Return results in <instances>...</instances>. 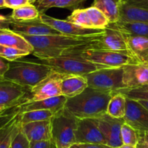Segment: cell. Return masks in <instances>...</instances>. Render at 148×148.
<instances>
[{"mask_svg": "<svg viewBox=\"0 0 148 148\" xmlns=\"http://www.w3.org/2000/svg\"><path fill=\"white\" fill-rule=\"evenodd\" d=\"M11 27V30L15 32L27 36L61 35L59 31L45 23L39 17L36 19L22 21L12 18Z\"/></svg>", "mask_w": 148, "mask_h": 148, "instance_id": "2e32d148", "label": "cell"}, {"mask_svg": "<svg viewBox=\"0 0 148 148\" xmlns=\"http://www.w3.org/2000/svg\"><path fill=\"white\" fill-rule=\"evenodd\" d=\"M72 23L86 28H94L86 9H76L66 18Z\"/></svg>", "mask_w": 148, "mask_h": 148, "instance_id": "f1b7e54d", "label": "cell"}, {"mask_svg": "<svg viewBox=\"0 0 148 148\" xmlns=\"http://www.w3.org/2000/svg\"><path fill=\"white\" fill-rule=\"evenodd\" d=\"M97 119L99 129L105 137L107 145L114 148L121 146L123 142L121 129L125 123L123 119H116L106 113Z\"/></svg>", "mask_w": 148, "mask_h": 148, "instance_id": "5bb4252c", "label": "cell"}, {"mask_svg": "<svg viewBox=\"0 0 148 148\" xmlns=\"http://www.w3.org/2000/svg\"><path fill=\"white\" fill-rule=\"evenodd\" d=\"M102 33L86 36H69L62 34L47 36L21 35L32 45L34 48L33 55L39 59H48L61 56L65 51L71 48L91 43L98 39Z\"/></svg>", "mask_w": 148, "mask_h": 148, "instance_id": "6da1fadb", "label": "cell"}, {"mask_svg": "<svg viewBox=\"0 0 148 148\" xmlns=\"http://www.w3.org/2000/svg\"><path fill=\"white\" fill-rule=\"evenodd\" d=\"M9 61L0 57V80L4 79L5 75L9 68Z\"/></svg>", "mask_w": 148, "mask_h": 148, "instance_id": "60d3db41", "label": "cell"}, {"mask_svg": "<svg viewBox=\"0 0 148 148\" xmlns=\"http://www.w3.org/2000/svg\"><path fill=\"white\" fill-rule=\"evenodd\" d=\"M122 2V0H94L92 6L98 8L105 14L109 23H113L120 19Z\"/></svg>", "mask_w": 148, "mask_h": 148, "instance_id": "603a6c76", "label": "cell"}, {"mask_svg": "<svg viewBox=\"0 0 148 148\" xmlns=\"http://www.w3.org/2000/svg\"><path fill=\"white\" fill-rule=\"evenodd\" d=\"M55 113L48 110H34L21 113L20 123L21 124L30 123L34 121L50 120L53 117Z\"/></svg>", "mask_w": 148, "mask_h": 148, "instance_id": "4316f807", "label": "cell"}, {"mask_svg": "<svg viewBox=\"0 0 148 148\" xmlns=\"http://www.w3.org/2000/svg\"><path fill=\"white\" fill-rule=\"evenodd\" d=\"M39 60L40 62L50 67L52 71L66 75L85 76L97 70L108 68L105 65L95 64L79 57L71 55H61L53 58Z\"/></svg>", "mask_w": 148, "mask_h": 148, "instance_id": "8992f818", "label": "cell"}, {"mask_svg": "<svg viewBox=\"0 0 148 148\" xmlns=\"http://www.w3.org/2000/svg\"><path fill=\"white\" fill-rule=\"evenodd\" d=\"M108 26L118 30L122 34L132 36L147 37L148 23L142 22H132V21H121L109 23Z\"/></svg>", "mask_w": 148, "mask_h": 148, "instance_id": "7402d4cb", "label": "cell"}, {"mask_svg": "<svg viewBox=\"0 0 148 148\" xmlns=\"http://www.w3.org/2000/svg\"><path fill=\"white\" fill-rule=\"evenodd\" d=\"M10 148H30V141L22 132L21 128L12 139Z\"/></svg>", "mask_w": 148, "mask_h": 148, "instance_id": "836d02e7", "label": "cell"}, {"mask_svg": "<svg viewBox=\"0 0 148 148\" xmlns=\"http://www.w3.org/2000/svg\"><path fill=\"white\" fill-rule=\"evenodd\" d=\"M69 148H80V147H79L78 146L77 144L75 143V144H73V145H71V146Z\"/></svg>", "mask_w": 148, "mask_h": 148, "instance_id": "c3c4849f", "label": "cell"}, {"mask_svg": "<svg viewBox=\"0 0 148 148\" xmlns=\"http://www.w3.org/2000/svg\"><path fill=\"white\" fill-rule=\"evenodd\" d=\"M0 45L24 51L28 55L32 54L34 51L32 45L21 34L10 28L0 30Z\"/></svg>", "mask_w": 148, "mask_h": 148, "instance_id": "44dd1931", "label": "cell"}, {"mask_svg": "<svg viewBox=\"0 0 148 148\" xmlns=\"http://www.w3.org/2000/svg\"><path fill=\"white\" fill-rule=\"evenodd\" d=\"M40 12L33 4L24 5L12 10L10 17L15 21H29L38 18Z\"/></svg>", "mask_w": 148, "mask_h": 148, "instance_id": "484cf974", "label": "cell"}, {"mask_svg": "<svg viewBox=\"0 0 148 148\" xmlns=\"http://www.w3.org/2000/svg\"><path fill=\"white\" fill-rule=\"evenodd\" d=\"M123 34L130 55L136 62L148 64L147 37Z\"/></svg>", "mask_w": 148, "mask_h": 148, "instance_id": "ac0fdd59", "label": "cell"}, {"mask_svg": "<svg viewBox=\"0 0 148 148\" xmlns=\"http://www.w3.org/2000/svg\"><path fill=\"white\" fill-rule=\"evenodd\" d=\"M30 148H56L52 140L30 142Z\"/></svg>", "mask_w": 148, "mask_h": 148, "instance_id": "74e56055", "label": "cell"}, {"mask_svg": "<svg viewBox=\"0 0 148 148\" xmlns=\"http://www.w3.org/2000/svg\"><path fill=\"white\" fill-rule=\"evenodd\" d=\"M52 72V68L39 60L21 58L9 62V68L4 79L32 88L46 79Z\"/></svg>", "mask_w": 148, "mask_h": 148, "instance_id": "3957f363", "label": "cell"}, {"mask_svg": "<svg viewBox=\"0 0 148 148\" xmlns=\"http://www.w3.org/2000/svg\"><path fill=\"white\" fill-rule=\"evenodd\" d=\"M91 43L67 49L62 55L79 57L108 68H119L129 63L138 62L129 52L91 49L89 48Z\"/></svg>", "mask_w": 148, "mask_h": 148, "instance_id": "277c9868", "label": "cell"}, {"mask_svg": "<svg viewBox=\"0 0 148 148\" xmlns=\"http://www.w3.org/2000/svg\"><path fill=\"white\" fill-rule=\"evenodd\" d=\"M0 8H5V4H4V0H0Z\"/></svg>", "mask_w": 148, "mask_h": 148, "instance_id": "7dc6e473", "label": "cell"}, {"mask_svg": "<svg viewBox=\"0 0 148 148\" xmlns=\"http://www.w3.org/2000/svg\"><path fill=\"white\" fill-rule=\"evenodd\" d=\"M112 93L88 86L80 95L68 98L65 108L79 119H99L107 113Z\"/></svg>", "mask_w": 148, "mask_h": 148, "instance_id": "7a4b0ae2", "label": "cell"}, {"mask_svg": "<svg viewBox=\"0 0 148 148\" xmlns=\"http://www.w3.org/2000/svg\"><path fill=\"white\" fill-rule=\"evenodd\" d=\"M26 55L28 54L24 51L0 45V57L9 62L21 59Z\"/></svg>", "mask_w": 148, "mask_h": 148, "instance_id": "1f68e13d", "label": "cell"}, {"mask_svg": "<svg viewBox=\"0 0 148 148\" xmlns=\"http://www.w3.org/2000/svg\"><path fill=\"white\" fill-rule=\"evenodd\" d=\"M89 48L129 53L123 34L109 26L104 29L102 34L98 39L90 44Z\"/></svg>", "mask_w": 148, "mask_h": 148, "instance_id": "30bf717a", "label": "cell"}, {"mask_svg": "<svg viewBox=\"0 0 148 148\" xmlns=\"http://www.w3.org/2000/svg\"><path fill=\"white\" fill-rule=\"evenodd\" d=\"M42 1H43V0H36V2L35 3H34V5H36V4H39V2H42Z\"/></svg>", "mask_w": 148, "mask_h": 148, "instance_id": "816d5d0a", "label": "cell"}, {"mask_svg": "<svg viewBox=\"0 0 148 148\" xmlns=\"http://www.w3.org/2000/svg\"><path fill=\"white\" fill-rule=\"evenodd\" d=\"M79 119L64 107L51 119L52 140L56 148H69L76 143L75 131Z\"/></svg>", "mask_w": 148, "mask_h": 148, "instance_id": "5b68a950", "label": "cell"}, {"mask_svg": "<svg viewBox=\"0 0 148 148\" xmlns=\"http://www.w3.org/2000/svg\"><path fill=\"white\" fill-rule=\"evenodd\" d=\"M86 10L94 28L104 30L108 26L109 24L108 18L105 16V14L102 11L99 10L98 8L91 6L86 8Z\"/></svg>", "mask_w": 148, "mask_h": 148, "instance_id": "83f0119b", "label": "cell"}, {"mask_svg": "<svg viewBox=\"0 0 148 148\" xmlns=\"http://www.w3.org/2000/svg\"><path fill=\"white\" fill-rule=\"evenodd\" d=\"M88 86L103 92H112L124 88L123 67L104 68L85 75Z\"/></svg>", "mask_w": 148, "mask_h": 148, "instance_id": "52a82bcc", "label": "cell"}, {"mask_svg": "<svg viewBox=\"0 0 148 148\" xmlns=\"http://www.w3.org/2000/svg\"><path fill=\"white\" fill-rule=\"evenodd\" d=\"M21 128L30 142L52 140L51 119L21 124Z\"/></svg>", "mask_w": 148, "mask_h": 148, "instance_id": "e0dca14e", "label": "cell"}, {"mask_svg": "<svg viewBox=\"0 0 148 148\" xmlns=\"http://www.w3.org/2000/svg\"><path fill=\"white\" fill-rule=\"evenodd\" d=\"M122 1L130 5L148 10V0H122Z\"/></svg>", "mask_w": 148, "mask_h": 148, "instance_id": "ab89813d", "label": "cell"}, {"mask_svg": "<svg viewBox=\"0 0 148 148\" xmlns=\"http://www.w3.org/2000/svg\"><path fill=\"white\" fill-rule=\"evenodd\" d=\"M136 148H148V145L145 141L143 136V132H139V138L136 144Z\"/></svg>", "mask_w": 148, "mask_h": 148, "instance_id": "7bdbcfd3", "label": "cell"}, {"mask_svg": "<svg viewBox=\"0 0 148 148\" xmlns=\"http://www.w3.org/2000/svg\"><path fill=\"white\" fill-rule=\"evenodd\" d=\"M116 148H136V147L132 146V145H124V144H123L121 146L118 147H116Z\"/></svg>", "mask_w": 148, "mask_h": 148, "instance_id": "f6af8a7d", "label": "cell"}, {"mask_svg": "<svg viewBox=\"0 0 148 148\" xmlns=\"http://www.w3.org/2000/svg\"><path fill=\"white\" fill-rule=\"evenodd\" d=\"M123 84L126 89H136L148 84V64L133 62L123 66Z\"/></svg>", "mask_w": 148, "mask_h": 148, "instance_id": "9a60e30c", "label": "cell"}, {"mask_svg": "<svg viewBox=\"0 0 148 148\" xmlns=\"http://www.w3.org/2000/svg\"><path fill=\"white\" fill-rule=\"evenodd\" d=\"M39 18L47 25L59 31L61 34L69 36H86L96 35L103 32L104 30L86 28L72 23L67 20H60L52 18L45 13H40Z\"/></svg>", "mask_w": 148, "mask_h": 148, "instance_id": "7c38bea8", "label": "cell"}, {"mask_svg": "<svg viewBox=\"0 0 148 148\" xmlns=\"http://www.w3.org/2000/svg\"><path fill=\"white\" fill-rule=\"evenodd\" d=\"M126 97L120 93H113L107 109V114L116 119H123L126 114Z\"/></svg>", "mask_w": 148, "mask_h": 148, "instance_id": "d4e9b609", "label": "cell"}, {"mask_svg": "<svg viewBox=\"0 0 148 148\" xmlns=\"http://www.w3.org/2000/svg\"><path fill=\"white\" fill-rule=\"evenodd\" d=\"M77 145L80 148H114L105 144H77Z\"/></svg>", "mask_w": 148, "mask_h": 148, "instance_id": "b9f144b4", "label": "cell"}, {"mask_svg": "<svg viewBox=\"0 0 148 148\" xmlns=\"http://www.w3.org/2000/svg\"><path fill=\"white\" fill-rule=\"evenodd\" d=\"M7 110V109H6ZM5 110V109H3V108H0V115L2 114V113H3L4 111Z\"/></svg>", "mask_w": 148, "mask_h": 148, "instance_id": "f907efd6", "label": "cell"}, {"mask_svg": "<svg viewBox=\"0 0 148 148\" xmlns=\"http://www.w3.org/2000/svg\"><path fill=\"white\" fill-rule=\"evenodd\" d=\"M66 74H61L52 71L50 75L31 89V95L27 102L39 101L62 95L60 82Z\"/></svg>", "mask_w": 148, "mask_h": 148, "instance_id": "9c48e42d", "label": "cell"}, {"mask_svg": "<svg viewBox=\"0 0 148 148\" xmlns=\"http://www.w3.org/2000/svg\"><path fill=\"white\" fill-rule=\"evenodd\" d=\"M67 99L64 95H60L42 100L26 102L21 106V113L34 110H48L55 113L65 107Z\"/></svg>", "mask_w": 148, "mask_h": 148, "instance_id": "ffe728a7", "label": "cell"}, {"mask_svg": "<svg viewBox=\"0 0 148 148\" xmlns=\"http://www.w3.org/2000/svg\"><path fill=\"white\" fill-rule=\"evenodd\" d=\"M28 2H30V4H33V5H34V3L36 2V0H28Z\"/></svg>", "mask_w": 148, "mask_h": 148, "instance_id": "681fc988", "label": "cell"}, {"mask_svg": "<svg viewBox=\"0 0 148 148\" xmlns=\"http://www.w3.org/2000/svg\"><path fill=\"white\" fill-rule=\"evenodd\" d=\"M31 89L5 79L0 80V108L6 110L26 103Z\"/></svg>", "mask_w": 148, "mask_h": 148, "instance_id": "ba28073f", "label": "cell"}, {"mask_svg": "<svg viewBox=\"0 0 148 148\" xmlns=\"http://www.w3.org/2000/svg\"><path fill=\"white\" fill-rule=\"evenodd\" d=\"M113 93H120L124 95L126 97L134 100H146L148 101V92L147 91H141L134 89H118Z\"/></svg>", "mask_w": 148, "mask_h": 148, "instance_id": "d6a6232c", "label": "cell"}, {"mask_svg": "<svg viewBox=\"0 0 148 148\" xmlns=\"http://www.w3.org/2000/svg\"><path fill=\"white\" fill-rule=\"evenodd\" d=\"M85 1L86 0H58L52 5V8H66V9L74 10Z\"/></svg>", "mask_w": 148, "mask_h": 148, "instance_id": "e575fe53", "label": "cell"}, {"mask_svg": "<svg viewBox=\"0 0 148 148\" xmlns=\"http://www.w3.org/2000/svg\"><path fill=\"white\" fill-rule=\"evenodd\" d=\"M121 134L123 144L124 145L136 146L139 138V132L135 130L134 128L124 123L121 126Z\"/></svg>", "mask_w": 148, "mask_h": 148, "instance_id": "4dcf8cb0", "label": "cell"}, {"mask_svg": "<svg viewBox=\"0 0 148 148\" xmlns=\"http://www.w3.org/2000/svg\"><path fill=\"white\" fill-rule=\"evenodd\" d=\"M11 24H12V18L10 15L5 16L0 14V30L10 29Z\"/></svg>", "mask_w": 148, "mask_h": 148, "instance_id": "f35d334b", "label": "cell"}, {"mask_svg": "<svg viewBox=\"0 0 148 148\" xmlns=\"http://www.w3.org/2000/svg\"><path fill=\"white\" fill-rule=\"evenodd\" d=\"M143 136H144V139H145V141L148 145V132H145V133H143Z\"/></svg>", "mask_w": 148, "mask_h": 148, "instance_id": "bcb514c9", "label": "cell"}, {"mask_svg": "<svg viewBox=\"0 0 148 148\" xmlns=\"http://www.w3.org/2000/svg\"><path fill=\"white\" fill-rule=\"evenodd\" d=\"M137 89V90H141V91H147L148 92V84H147L141 86V87L136 88V89Z\"/></svg>", "mask_w": 148, "mask_h": 148, "instance_id": "ee69618b", "label": "cell"}, {"mask_svg": "<svg viewBox=\"0 0 148 148\" xmlns=\"http://www.w3.org/2000/svg\"><path fill=\"white\" fill-rule=\"evenodd\" d=\"M123 119L138 132H148V110L139 101L126 97V114Z\"/></svg>", "mask_w": 148, "mask_h": 148, "instance_id": "4fadbf2b", "label": "cell"}, {"mask_svg": "<svg viewBox=\"0 0 148 148\" xmlns=\"http://www.w3.org/2000/svg\"><path fill=\"white\" fill-rule=\"evenodd\" d=\"M58 0H43L39 4L34 5L40 13H45L47 10L52 8V5L57 2Z\"/></svg>", "mask_w": 148, "mask_h": 148, "instance_id": "8d00e7d4", "label": "cell"}, {"mask_svg": "<svg viewBox=\"0 0 148 148\" xmlns=\"http://www.w3.org/2000/svg\"><path fill=\"white\" fill-rule=\"evenodd\" d=\"M76 143L106 144L105 137L99 130L97 119H79L75 131Z\"/></svg>", "mask_w": 148, "mask_h": 148, "instance_id": "8fae6325", "label": "cell"}, {"mask_svg": "<svg viewBox=\"0 0 148 148\" xmlns=\"http://www.w3.org/2000/svg\"><path fill=\"white\" fill-rule=\"evenodd\" d=\"M60 87L62 95L67 98L74 97L88 87L87 80L84 76L65 75L61 79Z\"/></svg>", "mask_w": 148, "mask_h": 148, "instance_id": "d6986e66", "label": "cell"}, {"mask_svg": "<svg viewBox=\"0 0 148 148\" xmlns=\"http://www.w3.org/2000/svg\"><path fill=\"white\" fill-rule=\"evenodd\" d=\"M21 116V113L10 125L5 135L0 140V148H10L12 139L21 129V123H20Z\"/></svg>", "mask_w": 148, "mask_h": 148, "instance_id": "f546056e", "label": "cell"}, {"mask_svg": "<svg viewBox=\"0 0 148 148\" xmlns=\"http://www.w3.org/2000/svg\"><path fill=\"white\" fill-rule=\"evenodd\" d=\"M5 8H10L15 10L24 5H29L28 0H4Z\"/></svg>", "mask_w": 148, "mask_h": 148, "instance_id": "d590c367", "label": "cell"}, {"mask_svg": "<svg viewBox=\"0 0 148 148\" xmlns=\"http://www.w3.org/2000/svg\"><path fill=\"white\" fill-rule=\"evenodd\" d=\"M121 21H132L148 23V10L122 2L120 11Z\"/></svg>", "mask_w": 148, "mask_h": 148, "instance_id": "cb8c5ba5", "label": "cell"}]
</instances>
